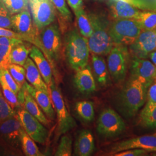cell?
<instances>
[{"instance_id": "6da1fadb", "label": "cell", "mask_w": 156, "mask_h": 156, "mask_svg": "<svg viewBox=\"0 0 156 156\" xmlns=\"http://www.w3.org/2000/svg\"><path fill=\"white\" fill-rule=\"evenodd\" d=\"M65 56L71 68L78 71L88 64L90 50L87 38L74 29L65 36Z\"/></svg>"}, {"instance_id": "7a4b0ae2", "label": "cell", "mask_w": 156, "mask_h": 156, "mask_svg": "<svg viewBox=\"0 0 156 156\" xmlns=\"http://www.w3.org/2000/svg\"><path fill=\"white\" fill-rule=\"evenodd\" d=\"M93 28V33L87 39L90 51L93 54L105 56L113 47L109 33L110 22L102 15L88 14Z\"/></svg>"}, {"instance_id": "3957f363", "label": "cell", "mask_w": 156, "mask_h": 156, "mask_svg": "<svg viewBox=\"0 0 156 156\" xmlns=\"http://www.w3.org/2000/svg\"><path fill=\"white\" fill-rule=\"evenodd\" d=\"M146 88L138 80L130 78L120 93V109L126 117L134 116L146 101Z\"/></svg>"}, {"instance_id": "277c9868", "label": "cell", "mask_w": 156, "mask_h": 156, "mask_svg": "<svg viewBox=\"0 0 156 156\" xmlns=\"http://www.w3.org/2000/svg\"><path fill=\"white\" fill-rule=\"evenodd\" d=\"M38 35L41 49L50 62L52 69L55 68V62H58L62 50V38L58 26L50 24L41 30Z\"/></svg>"}, {"instance_id": "5b68a950", "label": "cell", "mask_w": 156, "mask_h": 156, "mask_svg": "<svg viewBox=\"0 0 156 156\" xmlns=\"http://www.w3.org/2000/svg\"><path fill=\"white\" fill-rule=\"evenodd\" d=\"M142 31L134 19H117L110 23L109 33L114 45H131Z\"/></svg>"}, {"instance_id": "8992f818", "label": "cell", "mask_w": 156, "mask_h": 156, "mask_svg": "<svg viewBox=\"0 0 156 156\" xmlns=\"http://www.w3.org/2000/svg\"><path fill=\"white\" fill-rule=\"evenodd\" d=\"M48 87L52 104L57 116L58 134H65L75 128L76 126V123L68 111L62 93L56 85L54 78H52Z\"/></svg>"}, {"instance_id": "52a82bcc", "label": "cell", "mask_w": 156, "mask_h": 156, "mask_svg": "<svg viewBox=\"0 0 156 156\" xmlns=\"http://www.w3.org/2000/svg\"><path fill=\"white\" fill-rule=\"evenodd\" d=\"M129 51L127 46L114 45L108 54L107 67L113 80L122 83L126 77Z\"/></svg>"}, {"instance_id": "ba28073f", "label": "cell", "mask_w": 156, "mask_h": 156, "mask_svg": "<svg viewBox=\"0 0 156 156\" xmlns=\"http://www.w3.org/2000/svg\"><path fill=\"white\" fill-rule=\"evenodd\" d=\"M126 129V124L122 117L111 108L104 109L101 113L97 123V130L99 134L112 138L122 134Z\"/></svg>"}, {"instance_id": "9c48e42d", "label": "cell", "mask_w": 156, "mask_h": 156, "mask_svg": "<svg viewBox=\"0 0 156 156\" xmlns=\"http://www.w3.org/2000/svg\"><path fill=\"white\" fill-rule=\"evenodd\" d=\"M12 30L22 35L26 42L33 44L41 49L37 29L33 23L28 9L12 15Z\"/></svg>"}, {"instance_id": "30bf717a", "label": "cell", "mask_w": 156, "mask_h": 156, "mask_svg": "<svg viewBox=\"0 0 156 156\" xmlns=\"http://www.w3.org/2000/svg\"><path fill=\"white\" fill-rule=\"evenodd\" d=\"M34 24L41 31L55 19V7L51 0H28Z\"/></svg>"}, {"instance_id": "8fae6325", "label": "cell", "mask_w": 156, "mask_h": 156, "mask_svg": "<svg viewBox=\"0 0 156 156\" xmlns=\"http://www.w3.org/2000/svg\"><path fill=\"white\" fill-rule=\"evenodd\" d=\"M16 116L23 129L35 142L42 145L46 144L48 138V130L43 124L26 109L19 111Z\"/></svg>"}, {"instance_id": "7c38bea8", "label": "cell", "mask_w": 156, "mask_h": 156, "mask_svg": "<svg viewBox=\"0 0 156 156\" xmlns=\"http://www.w3.org/2000/svg\"><path fill=\"white\" fill-rule=\"evenodd\" d=\"M129 46L130 55L133 58L146 59L156 49V30H142L137 38Z\"/></svg>"}, {"instance_id": "4fadbf2b", "label": "cell", "mask_w": 156, "mask_h": 156, "mask_svg": "<svg viewBox=\"0 0 156 156\" xmlns=\"http://www.w3.org/2000/svg\"><path fill=\"white\" fill-rule=\"evenodd\" d=\"M22 127L17 116L0 122V140L14 149L22 148L20 129Z\"/></svg>"}, {"instance_id": "5bb4252c", "label": "cell", "mask_w": 156, "mask_h": 156, "mask_svg": "<svg viewBox=\"0 0 156 156\" xmlns=\"http://www.w3.org/2000/svg\"><path fill=\"white\" fill-rule=\"evenodd\" d=\"M131 77L140 81L149 88L156 78V67L151 62L144 58H133L131 62Z\"/></svg>"}, {"instance_id": "9a60e30c", "label": "cell", "mask_w": 156, "mask_h": 156, "mask_svg": "<svg viewBox=\"0 0 156 156\" xmlns=\"http://www.w3.org/2000/svg\"><path fill=\"white\" fill-rule=\"evenodd\" d=\"M134 149L156 151V135H145L118 142L112 147L110 154L114 155L122 151Z\"/></svg>"}, {"instance_id": "2e32d148", "label": "cell", "mask_w": 156, "mask_h": 156, "mask_svg": "<svg viewBox=\"0 0 156 156\" xmlns=\"http://www.w3.org/2000/svg\"><path fill=\"white\" fill-rule=\"evenodd\" d=\"M23 86L38 103L46 116L51 120H55L56 116L55 111L53 106L50 94L34 88L33 86L29 84L26 82H25Z\"/></svg>"}, {"instance_id": "e0dca14e", "label": "cell", "mask_w": 156, "mask_h": 156, "mask_svg": "<svg viewBox=\"0 0 156 156\" xmlns=\"http://www.w3.org/2000/svg\"><path fill=\"white\" fill-rule=\"evenodd\" d=\"M108 5L114 19H135L140 12L126 0H109Z\"/></svg>"}, {"instance_id": "ac0fdd59", "label": "cell", "mask_w": 156, "mask_h": 156, "mask_svg": "<svg viewBox=\"0 0 156 156\" xmlns=\"http://www.w3.org/2000/svg\"><path fill=\"white\" fill-rule=\"evenodd\" d=\"M74 83L78 90L84 94L91 93L96 90L94 78L88 64L76 71Z\"/></svg>"}, {"instance_id": "d6986e66", "label": "cell", "mask_w": 156, "mask_h": 156, "mask_svg": "<svg viewBox=\"0 0 156 156\" xmlns=\"http://www.w3.org/2000/svg\"><path fill=\"white\" fill-rule=\"evenodd\" d=\"M30 56L37 66L45 83L48 86L52 79V68L42 51L36 46L31 48Z\"/></svg>"}, {"instance_id": "ffe728a7", "label": "cell", "mask_w": 156, "mask_h": 156, "mask_svg": "<svg viewBox=\"0 0 156 156\" xmlns=\"http://www.w3.org/2000/svg\"><path fill=\"white\" fill-rule=\"evenodd\" d=\"M23 67L26 69V78L30 84L37 89L50 94L49 87L33 60L28 57Z\"/></svg>"}, {"instance_id": "44dd1931", "label": "cell", "mask_w": 156, "mask_h": 156, "mask_svg": "<svg viewBox=\"0 0 156 156\" xmlns=\"http://www.w3.org/2000/svg\"><path fill=\"white\" fill-rule=\"evenodd\" d=\"M94 140L91 132L88 129L82 130L75 144V154L79 156H89L94 151Z\"/></svg>"}, {"instance_id": "7402d4cb", "label": "cell", "mask_w": 156, "mask_h": 156, "mask_svg": "<svg viewBox=\"0 0 156 156\" xmlns=\"http://www.w3.org/2000/svg\"><path fill=\"white\" fill-rule=\"evenodd\" d=\"M91 62L95 78L97 82L102 86H106L109 83L110 78L105 60L100 55L92 53Z\"/></svg>"}, {"instance_id": "603a6c76", "label": "cell", "mask_w": 156, "mask_h": 156, "mask_svg": "<svg viewBox=\"0 0 156 156\" xmlns=\"http://www.w3.org/2000/svg\"><path fill=\"white\" fill-rule=\"evenodd\" d=\"M24 106L25 109L28 112L34 117L37 118L39 122L45 126H48L49 121L45 116L42 110L39 107L38 103L34 99L33 97L26 90L24 86Z\"/></svg>"}, {"instance_id": "cb8c5ba5", "label": "cell", "mask_w": 156, "mask_h": 156, "mask_svg": "<svg viewBox=\"0 0 156 156\" xmlns=\"http://www.w3.org/2000/svg\"><path fill=\"white\" fill-rule=\"evenodd\" d=\"M22 41L16 38L0 37V68H8L10 64L9 54L12 48Z\"/></svg>"}, {"instance_id": "d4e9b609", "label": "cell", "mask_w": 156, "mask_h": 156, "mask_svg": "<svg viewBox=\"0 0 156 156\" xmlns=\"http://www.w3.org/2000/svg\"><path fill=\"white\" fill-rule=\"evenodd\" d=\"M30 49L31 48L29 49L24 44V41L13 46L9 54L10 64L24 66L30 54Z\"/></svg>"}, {"instance_id": "484cf974", "label": "cell", "mask_w": 156, "mask_h": 156, "mask_svg": "<svg viewBox=\"0 0 156 156\" xmlns=\"http://www.w3.org/2000/svg\"><path fill=\"white\" fill-rule=\"evenodd\" d=\"M20 140L22 149L26 156H44V154L39 151L35 141L26 133L23 127L20 129Z\"/></svg>"}, {"instance_id": "4316f807", "label": "cell", "mask_w": 156, "mask_h": 156, "mask_svg": "<svg viewBox=\"0 0 156 156\" xmlns=\"http://www.w3.org/2000/svg\"><path fill=\"white\" fill-rule=\"evenodd\" d=\"M76 17L78 28L80 34L86 38H89L93 33V28L88 14L83 8L74 12Z\"/></svg>"}, {"instance_id": "83f0119b", "label": "cell", "mask_w": 156, "mask_h": 156, "mask_svg": "<svg viewBox=\"0 0 156 156\" xmlns=\"http://www.w3.org/2000/svg\"><path fill=\"white\" fill-rule=\"evenodd\" d=\"M134 19L142 30H156V11H140Z\"/></svg>"}, {"instance_id": "f1b7e54d", "label": "cell", "mask_w": 156, "mask_h": 156, "mask_svg": "<svg viewBox=\"0 0 156 156\" xmlns=\"http://www.w3.org/2000/svg\"><path fill=\"white\" fill-rule=\"evenodd\" d=\"M75 110L79 117L85 122H90L94 118L93 103L89 101H82L76 104Z\"/></svg>"}, {"instance_id": "f546056e", "label": "cell", "mask_w": 156, "mask_h": 156, "mask_svg": "<svg viewBox=\"0 0 156 156\" xmlns=\"http://www.w3.org/2000/svg\"><path fill=\"white\" fill-rule=\"evenodd\" d=\"M147 103L141 112L140 116H142L156 107V78L149 87L146 97Z\"/></svg>"}, {"instance_id": "4dcf8cb0", "label": "cell", "mask_w": 156, "mask_h": 156, "mask_svg": "<svg viewBox=\"0 0 156 156\" xmlns=\"http://www.w3.org/2000/svg\"><path fill=\"white\" fill-rule=\"evenodd\" d=\"M14 80L21 88L25 83L26 69L23 66L15 64H9L7 68Z\"/></svg>"}, {"instance_id": "1f68e13d", "label": "cell", "mask_w": 156, "mask_h": 156, "mask_svg": "<svg viewBox=\"0 0 156 156\" xmlns=\"http://www.w3.org/2000/svg\"><path fill=\"white\" fill-rule=\"evenodd\" d=\"M12 15L28 9V0H2Z\"/></svg>"}, {"instance_id": "d6a6232c", "label": "cell", "mask_w": 156, "mask_h": 156, "mask_svg": "<svg viewBox=\"0 0 156 156\" xmlns=\"http://www.w3.org/2000/svg\"><path fill=\"white\" fill-rule=\"evenodd\" d=\"M72 155V140L69 136L64 135L62 137L55 156H70Z\"/></svg>"}, {"instance_id": "836d02e7", "label": "cell", "mask_w": 156, "mask_h": 156, "mask_svg": "<svg viewBox=\"0 0 156 156\" xmlns=\"http://www.w3.org/2000/svg\"><path fill=\"white\" fill-rule=\"evenodd\" d=\"M0 83L6 84L16 94H18L21 89L14 80L8 69L5 68H0Z\"/></svg>"}, {"instance_id": "e575fe53", "label": "cell", "mask_w": 156, "mask_h": 156, "mask_svg": "<svg viewBox=\"0 0 156 156\" xmlns=\"http://www.w3.org/2000/svg\"><path fill=\"white\" fill-rule=\"evenodd\" d=\"M16 115V112L7 102L4 96L0 95V122Z\"/></svg>"}, {"instance_id": "d590c367", "label": "cell", "mask_w": 156, "mask_h": 156, "mask_svg": "<svg viewBox=\"0 0 156 156\" xmlns=\"http://www.w3.org/2000/svg\"><path fill=\"white\" fill-rule=\"evenodd\" d=\"M0 86L2 91V94L7 102L14 109L19 106L17 95L5 83H0Z\"/></svg>"}, {"instance_id": "8d00e7d4", "label": "cell", "mask_w": 156, "mask_h": 156, "mask_svg": "<svg viewBox=\"0 0 156 156\" xmlns=\"http://www.w3.org/2000/svg\"><path fill=\"white\" fill-rule=\"evenodd\" d=\"M12 15L0 0V27L12 30Z\"/></svg>"}, {"instance_id": "74e56055", "label": "cell", "mask_w": 156, "mask_h": 156, "mask_svg": "<svg viewBox=\"0 0 156 156\" xmlns=\"http://www.w3.org/2000/svg\"><path fill=\"white\" fill-rule=\"evenodd\" d=\"M51 1L64 19L67 21L72 20L71 13L67 8L65 0H51Z\"/></svg>"}, {"instance_id": "f35d334b", "label": "cell", "mask_w": 156, "mask_h": 156, "mask_svg": "<svg viewBox=\"0 0 156 156\" xmlns=\"http://www.w3.org/2000/svg\"><path fill=\"white\" fill-rule=\"evenodd\" d=\"M140 117V122L147 128H156V107Z\"/></svg>"}, {"instance_id": "ab89813d", "label": "cell", "mask_w": 156, "mask_h": 156, "mask_svg": "<svg viewBox=\"0 0 156 156\" xmlns=\"http://www.w3.org/2000/svg\"><path fill=\"white\" fill-rule=\"evenodd\" d=\"M0 37H7L16 39H20L26 41V39L22 35L17 33L11 29L0 27Z\"/></svg>"}, {"instance_id": "60d3db41", "label": "cell", "mask_w": 156, "mask_h": 156, "mask_svg": "<svg viewBox=\"0 0 156 156\" xmlns=\"http://www.w3.org/2000/svg\"><path fill=\"white\" fill-rule=\"evenodd\" d=\"M149 151L144 149H134L127 151H122L115 154V156H138L146 154Z\"/></svg>"}, {"instance_id": "b9f144b4", "label": "cell", "mask_w": 156, "mask_h": 156, "mask_svg": "<svg viewBox=\"0 0 156 156\" xmlns=\"http://www.w3.org/2000/svg\"><path fill=\"white\" fill-rule=\"evenodd\" d=\"M67 1L74 12L83 8L82 0H67Z\"/></svg>"}, {"instance_id": "7bdbcfd3", "label": "cell", "mask_w": 156, "mask_h": 156, "mask_svg": "<svg viewBox=\"0 0 156 156\" xmlns=\"http://www.w3.org/2000/svg\"><path fill=\"white\" fill-rule=\"evenodd\" d=\"M148 57L151 59V62L156 67V49L151 52Z\"/></svg>"}, {"instance_id": "ee69618b", "label": "cell", "mask_w": 156, "mask_h": 156, "mask_svg": "<svg viewBox=\"0 0 156 156\" xmlns=\"http://www.w3.org/2000/svg\"><path fill=\"white\" fill-rule=\"evenodd\" d=\"M153 9L156 11V0L154 1V2H153Z\"/></svg>"}, {"instance_id": "f6af8a7d", "label": "cell", "mask_w": 156, "mask_h": 156, "mask_svg": "<svg viewBox=\"0 0 156 156\" xmlns=\"http://www.w3.org/2000/svg\"><path fill=\"white\" fill-rule=\"evenodd\" d=\"M0 95H2V91H1V86H0Z\"/></svg>"}, {"instance_id": "bcb514c9", "label": "cell", "mask_w": 156, "mask_h": 156, "mask_svg": "<svg viewBox=\"0 0 156 156\" xmlns=\"http://www.w3.org/2000/svg\"><path fill=\"white\" fill-rule=\"evenodd\" d=\"M154 135H156V133H155V134H154Z\"/></svg>"}]
</instances>
